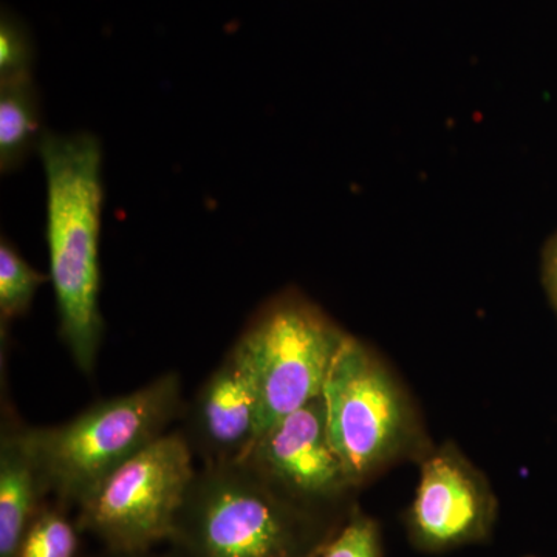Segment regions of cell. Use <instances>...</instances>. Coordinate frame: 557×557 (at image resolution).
<instances>
[{
  "instance_id": "16",
  "label": "cell",
  "mask_w": 557,
  "mask_h": 557,
  "mask_svg": "<svg viewBox=\"0 0 557 557\" xmlns=\"http://www.w3.org/2000/svg\"><path fill=\"white\" fill-rule=\"evenodd\" d=\"M542 281L557 313V233L549 237L542 252Z\"/></svg>"
},
{
  "instance_id": "7",
  "label": "cell",
  "mask_w": 557,
  "mask_h": 557,
  "mask_svg": "<svg viewBox=\"0 0 557 557\" xmlns=\"http://www.w3.org/2000/svg\"><path fill=\"white\" fill-rule=\"evenodd\" d=\"M240 461L304 511L354 486L330 442L322 395L267 429Z\"/></svg>"
},
{
  "instance_id": "10",
  "label": "cell",
  "mask_w": 557,
  "mask_h": 557,
  "mask_svg": "<svg viewBox=\"0 0 557 557\" xmlns=\"http://www.w3.org/2000/svg\"><path fill=\"white\" fill-rule=\"evenodd\" d=\"M50 493L25 428L3 426L0 437V557H14Z\"/></svg>"
},
{
  "instance_id": "4",
  "label": "cell",
  "mask_w": 557,
  "mask_h": 557,
  "mask_svg": "<svg viewBox=\"0 0 557 557\" xmlns=\"http://www.w3.org/2000/svg\"><path fill=\"white\" fill-rule=\"evenodd\" d=\"M196 474L186 435H161L79 502L78 525L109 552H148L171 539Z\"/></svg>"
},
{
  "instance_id": "12",
  "label": "cell",
  "mask_w": 557,
  "mask_h": 557,
  "mask_svg": "<svg viewBox=\"0 0 557 557\" xmlns=\"http://www.w3.org/2000/svg\"><path fill=\"white\" fill-rule=\"evenodd\" d=\"M50 274L39 273L22 258L5 236L0 240V322L2 329L30 310L40 285Z\"/></svg>"
},
{
  "instance_id": "17",
  "label": "cell",
  "mask_w": 557,
  "mask_h": 557,
  "mask_svg": "<svg viewBox=\"0 0 557 557\" xmlns=\"http://www.w3.org/2000/svg\"><path fill=\"white\" fill-rule=\"evenodd\" d=\"M329 539H327V541H329ZM327 541L322 542L321 545H318L317 548H313V549H311V552L306 553V555L298 556V557H321L322 552H324L325 544H327Z\"/></svg>"
},
{
  "instance_id": "8",
  "label": "cell",
  "mask_w": 557,
  "mask_h": 557,
  "mask_svg": "<svg viewBox=\"0 0 557 557\" xmlns=\"http://www.w3.org/2000/svg\"><path fill=\"white\" fill-rule=\"evenodd\" d=\"M496 512L485 479L456 449L445 448L421 468L408 512L410 541L428 553L478 544L490 536Z\"/></svg>"
},
{
  "instance_id": "2",
  "label": "cell",
  "mask_w": 557,
  "mask_h": 557,
  "mask_svg": "<svg viewBox=\"0 0 557 557\" xmlns=\"http://www.w3.org/2000/svg\"><path fill=\"white\" fill-rule=\"evenodd\" d=\"M327 539L314 537L309 512L234 461L197 472L170 541L186 557H298Z\"/></svg>"
},
{
  "instance_id": "1",
  "label": "cell",
  "mask_w": 557,
  "mask_h": 557,
  "mask_svg": "<svg viewBox=\"0 0 557 557\" xmlns=\"http://www.w3.org/2000/svg\"><path fill=\"white\" fill-rule=\"evenodd\" d=\"M38 153L46 172V239L61 338L81 372L89 375L104 332L100 311L101 145L87 132H46Z\"/></svg>"
},
{
  "instance_id": "15",
  "label": "cell",
  "mask_w": 557,
  "mask_h": 557,
  "mask_svg": "<svg viewBox=\"0 0 557 557\" xmlns=\"http://www.w3.org/2000/svg\"><path fill=\"white\" fill-rule=\"evenodd\" d=\"M321 557H383L379 523L354 512L339 533L329 539Z\"/></svg>"
},
{
  "instance_id": "3",
  "label": "cell",
  "mask_w": 557,
  "mask_h": 557,
  "mask_svg": "<svg viewBox=\"0 0 557 557\" xmlns=\"http://www.w3.org/2000/svg\"><path fill=\"white\" fill-rule=\"evenodd\" d=\"M180 409L182 380L178 373H164L60 426L25 428V438L50 493L78 505L101 480L166 434Z\"/></svg>"
},
{
  "instance_id": "5",
  "label": "cell",
  "mask_w": 557,
  "mask_h": 557,
  "mask_svg": "<svg viewBox=\"0 0 557 557\" xmlns=\"http://www.w3.org/2000/svg\"><path fill=\"white\" fill-rule=\"evenodd\" d=\"M346 336L324 311L295 292L282 293L255 314L237 343L258 383L262 434L321 397Z\"/></svg>"
},
{
  "instance_id": "9",
  "label": "cell",
  "mask_w": 557,
  "mask_h": 557,
  "mask_svg": "<svg viewBox=\"0 0 557 557\" xmlns=\"http://www.w3.org/2000/svg\"><path fill=\"white\" fill-rule=\"evenodd\" d=\"M190 448L207 463H234L262 435V406L255 373L239 343L205 381L189 408Z\"/></svg>"
},
{
  "instance_id": "14",
  "label": "cell",
  "mask_w": 557,
  "mask_h": 557,
  "mask_svg": "<svg viewBox=\"0 0 557 557\" xmlns=\"http://www.w3.org/2000/svg\"><path fill=\"white\" fill-rule=\"evenodd\" d=\"M35 46L30 32L20 17L3 11L0 22V81L33 76Z\"/></svg>"
},
{
  "instance_id": "11",
  "label": "cell",
  "mask_w": 557,
  "mask_h": 557,
  "mask_svg": "<svg viewBox=\"0 0 557 557\" xmlns=\"http://www.w3.org/2000/svg\"><path fill=\"white\" fill-rule=\"evenodd\" d=\"M46 131L42 106L33 76L0 81V170H20L33 152H38Z\"/></svg>"
},
{
  "instance_id": "13",
  "label": "cell",
  "mask_w": 557,
  "mask_h": 557,
  "mask_svg": "<svg viewBox=\"0 0 557 557\" xmlns=\"http://www.w3.org/2000/svg\"><path fill=\"white\" fill-rule=\"evenodd\" d=\"M78 523L60 507L44 505L22 537L14 557H76L79 549Z\"/></svg>"
},
{
  "instance_id": "6",
  "label": "cell",
  "mask_w": 557,
  "mask_h": 557,
  "mask_svg": "<svg viewBox=\"0 0 557 557\" xmlns=\"http://www.w3.org/2000/svg\"><path fill=\"white\" fill-rule=\"evenodd\" d=\"M322 398L330 442L354 485L405 446L410 429L405 395L358 339L346 336L341 344Z\"/></svg>"
},
{
  "instance_id": "18",
  "label": "cell",
  "mask_w": 557,
  "mask_h": 557,
  "mask_svg": "<svg viewBox=\"0 0 557 557\" xmlns=\"http://www.w3.org/2000/svg\"><path fill=\"white\" fill-rule=\"evenodd\" d=\"M110 555H112V556H109V557H160V556H146V552L145 553H112V552H110Z\"/></svg>"
}]
</instances>
